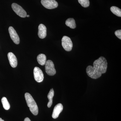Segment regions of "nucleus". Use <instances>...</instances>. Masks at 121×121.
<instances>
[{
  "mask_svg": "<svg viewBox=\"0 0 121 121\" xmlns=\"http://www.w3.org/2000/svg\"><path fill=\"white\" fill-rule=\"evenodd\" d=\"M107 62L106 59L103 56H101L93 63V66H89L86 69V72L89 77L96 79L101 76L102 74L107 71Z\"/></svg>",
  "mask_w": 121,
  "mask_h": 121,
  "instance_id": "obj_1",
  "label": "nucleus"
},
{
  "mask_svg": "<svg viewBox=\"0 0 121 121\" xmlns=\"http://www.w3.org/2000/svg\"><path fill=\"white\" fill-rule=\"evenodd\" d=\"M25 97L30 111L34 115H37L39 113V108L36 102L32 95L29 93H26L25 94Z\"/></svg>",
  "mask_w": 121,
  "mask_h": 121,
  "instance_id": "obj_2",
  "label": "nucleus"
},
{
  "mask_svg": "<svg viewBox=\"0 0 121 121\" xmlns=\"http://www.w3.org/2000/svg\"><path fill=\"white\" fill-rule=\"evenodd\" d=\"M62 44L64 50L67 51H70L73 47L71 39L67 36H64L62 39Z\"/></svg>",
  "mask_w": 121,
  "mask_h": 121,
  "instance_id": "obj_3",
  "label": "nucleus"
},
{
  "mask_svg": "<svg viewBox=\"0 0 121 121\" xmlns=\"http://www.w3.org/2000/svg\"><path fill=\"white\" fill-rule=\"evenodd\" d=\"M45 71L50 76L55 75L56 73L54 63L51 60H48L45 64Z\"/></svg>",
  "mask_w": 121,
  "mask_h": 121,
  "instance_id": "obj_4",
  "label": "nucleus"
},
{
  "mask_svg": "<svg viewBox=\"0 0 121 121\" xmlns=\"http://www.w3.org/2000/svg\"><path fill=\"white\" fill-rule=\"evenodd\" d=\"M12 7L13 11L17 15L22 17H26L27 13L21 6L16 3H13L12 5Z\"/></svg>",
  "mask_w": 121,
  "mask_h": 121,
  "instance_id": "obj_5",
  "label": "nucleus"
},
{
  "mask_svg": "<svg viewBox=\"0 0 121 121\" xmlns=\"http://www.w3.org/2000/svg\"><path fill=\"white\" fill-rule=\"evenodd\" d=\"M42 4L46 8L52 9L57 8L58 4L55 0H41Z\"/></svg>",
  "mask_w": 121,
  "mask_h": 121,
  "instance_id": "obj_6",
  "label": "nucleus"
},
{
  "mask_svg": "<svg viewBox=\"0 0 121 121\" xmlns=\"http://www.w3.org/2000/svg\"><path fill=\"white\" fill-rule=\"evenodd\" d=\"M34 78L35 80L38 82H41L43 81L44 75L41 69L39 67H35L34 69Z\"/></svg>",
  "mask_w": 121,
  "mask_h": 121,
  "instance_id": "obj_7",
  "label": "nucleus"
},
{
  "mask_svg": "<svg viewBox=\"0 0 121 121\" xmlns=\"http://www.w3.org/2000/svg\"><path fill=\"white\" fill-rule=\"evenodd\" d=\"M9 32L11 39L16 44L20 43V38L16 30L13 27L10 26L9 28Z\"/></svg>",
  "mask_w": 121,
  "mask_h": 121,
  "instance_id": "obj_8",
  "label": "nucleus"
},
{
  "mask_svg": "<svg viewBox=\"0 0 121 121\" xmlns=\"http://www.w3.org/2000/svg\"><path fill=\"white\" fill-rule=\"evenodd\" d=\"M63 105L60 103L57 104L54 107L52 117L54 119H56L59 117L60 114L62 112L63 110Z\"/></svg>",
  "mask_w": 121,
  "mask_h": 121,
  "instance_id": "obj_9",
  "label": "nucleus"
},
{
  "mask_svg": "<svg viewBox=\"0 0 121 121\" xmlns=\"http://www.w3.org/2000/svg\"><path fill=\"white\" fill-rule=\"evenodd\" d=\"M8 56L9 63L12 67H16L17 64V60L15 55L12 52H9L8 54Z\"/></svg>",
  "mask_w": 121,
  "mask_h": 121,
  "instance_id": "obj_10",
  "label": "nucleus"
},
{
  "mask_svg": "<svg viewBox=\"0 0 121 121\" xmlns=\"http://www.w3.org/2000/svg\"><path fill=\"white\" fill-rule=\"evenodd\" d=\"M38 36L41 39L45 38L47 36V28L45 25L43 24H40L39 26Z\"/></svg>",
  "mask_w": 121,
  "mask_h": 121,
  "instance_id": "obj_11",
  "label": "nucleus"
},
{
  "mask_svg": "<svg viewBox=\"0 0 121 121\" xmlns=\"http://www.w3.org/2000/svg\"><path fill=\"white\" fill-rule=\"evenodd\" d=\"M37 60L40 65L43 66L45 65L47 60L46 56L44 54H40L37 56Z\"/></svg>",
  "mask_w": 121,
  "mask_h": 121,
  "instance_id": "obj_12",
  "label": "nucleus"
},
{
  "mask_svg": "<svg viewBox=\"0 0 121 121\" xmlns=\"http://www.w3.org/2000/svg\"><path fill=\"white\" fill-rule=\"evenodd\" d=\"M54 95V91L53 89H51L48 95V98L49 102L48 104V108L51 107L52 104V98Z\"/></svg>",
  "mask_w": 121,
  "mask_h": 121,
  "instance_id": "obj_13",
  "label": "nucleus"
},
{
  "mask_svg": "<svg viewBox=\"0 0 121 121\" xmlns=\"http://www.w3.org/2000/svg\"><path fill=\"white\" fill-rule=\"evenodd\" d=\"M66 25L71 28L74 29L76 27L75 21L73 18H70L66 20L65 22Z\"/></svg>",
  "mask_w": 121,
  "mask_h": 121,
  "instance_id": "obj_14",
  "label": "nucleus"
},
{
  "mask_svg": "<svg viewBox=\"0 0 121 121\" xmlns=\"http://www.w3.org/2000/svg\"><path fill=\"white\" fill-rule=\"evenodd\" d=\"M110 10L111 12L114 15L117 16L121 17V9L115 6H112L111 7Z\"/></svg>",
  "mask_w": 121,
  "mask_h": 121,
  "instance_id": "obj_15",
  "label": "nucleus"
},
{
  "mask_svg": "<svg viewBox=\"0 0 121 121\" xmlns=\"http://www.w3.org/2000/svg\"><path fill=\"white\" fill-rule=\"evenodd\" d=\"M1 102L3 107L6 110H8L10 108V105L7 98L4 97L1 99Z\"/></svg>",
  "mask_w": 121,
  "mask_h": 121,
  "instance_id": "obj_16",
  "label": "nucleus"
},
{
  "mask_svg": "<svg viewBox=\"0 0 121 121\" xmlns=\"http://www.w3.org/2000/svg\"><path fill=\"white\" fill-rule=\"evenodd\" d=\"M79 3L82 7L87 8L90 5V1L89 0H78Z\"/></svg>",
  "mask_w": 121,
  "mask_h": 121,
  "instance_id": "obj_17",
  "label": "nucleus"
},
{
  "mask_svg": "<svg viewBox=\"0 0 121 121\" xmlns=\"http://www.w3.org/2000/svg\"><path fill=\"white\" fill-rule=\"evenodd\" d=\"M115 35L117 36L118 39H121V30H117L115 32Z\"/></svg>",
  "mask_w": 121,
  "mask_h": 121,
  "instance_id": "obj_18",
  "label": "nucleus"
},
{
  "mask_svg": "<svg viewBox=\"0 0 121 121\" xmlns=\"http://www.w3.org/2000/svg\"><path fill=\"white\" fill-rule=\"evenodd\" d=\"M24 121H31L30 119L28 117H26L24 119Z\"/></svg>",
  "mask_w": 121,
  "mask_h": 121,
  "instance_id": "obj_19",
  "label": "nucleus"
},
{
  "mask_svg": "<svg viewBox=\"0 0 121 121\" xmlns=\"http://www.w3.org/2000/svg\"><path fill=\"white\" fill-rule=\"evenodd\" d=\"M0 121H4V120H2L1 118H0Z\"/></svg>",
  "mask_w": 121,
  "mask_h": 121,
  "instance_id": "obj_20",
  "label": "nucleus"
},
{
  "mask_svg": "<svg viewBox=\"0 0 121 121\" xmlns=\"http://www.w3.org/2000/svg\"><path fill=\"white\" fill-rule=\"evenodd\" d=\"M26 17H30V16H29V15H27V16H26Z\"/></svg>",
  "mask_w": 121,
  "mask_h": 121,
  "instance_id": "obj_21",
  "label": "nucleus"
}]
</instances>
